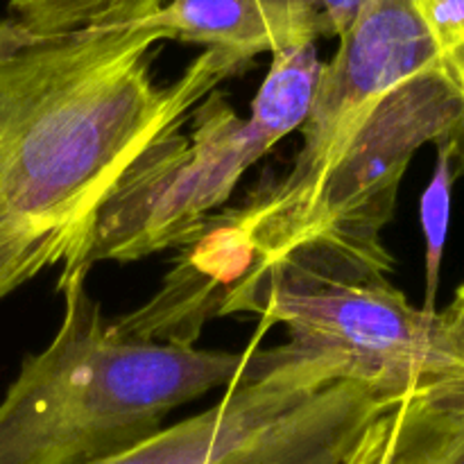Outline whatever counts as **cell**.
<instances>
[{"label": "cell", "mask_w": 464, "mask_h": 464, "mask_svg": "<svg viewBox=\"0 0 464 464\" xmlns=\"http://www.w3.org/2000/svg\"><path fill=\"white\" fill-rule=\"evenodd\" d=\"M161 5L63 32L0 18V299L63 266L122 172L247 66L207 48L157 84Z\"/></svg>", "instance_id": "1"}, {"label": "cell", "mask_w": 464, "mask_h": 464, "mask_svg": "<svg viewBox=\"0 0 464 464\" xmlns=\"http://www.w3.org/2000/svg\"><path fill=\"white\" fill-rule=\"evenodd\" d=\"M86 276H59L57 335L23 361L0 403V464L102 462L159 433L175 408L261 367L256 349L231 353L121 338Z\"/></svg>", "instance_id": "2"}, {"label": "cell", "mask_w": 464, "mask_h": 464, "mask_svg": "<svg viewBox=\"0 0 464 464\" xmlns=\"http://www.w3.org/2000/svg\"><path fill=\"white\" fill-rule=\"evenodd\" d=\"M322 68L315 44L272 53L247 118L213 91L190 116V136L172 131L154 140L122 172L59 276L89 275L95 263L140 261L193 243L240 177L304 125Z\"/></svg>", "instance_id": "3"}, {"label": "cell", "mask_w": 464, "mask_h": 464, "mask_svg": "<svg viewBox=\"0 0 464 464\" xmlns=\"http://www.w3.org/2000/svg\"><path fill=\"white\" fill-rule=\"evenodd\" d=\"M229 313L284 324L293 353L394 394L464 376V285L438 313L388 279H331L279 261L227 293L218 315Z\"/></svg>", "instance_id": "4"}, {"label": "cell", "mask_w": 464, "mask_h": 464, "mask_svg": "<svg viewBox=\"0 0 464 464\" xmlns=\"http://www.w3.org/2000/svg\"><path fill=\"white\" fill-rule=\"evenodd\" d=\"M462 125L464 95L447 71H426L399 84L326 175L276 261L331 279H388L394 258L381 231L392 220L408 163L421 145Z\"/></svg>", "instance_id": "5"}, {"label": "cell", "mask_w": 464, "mask_h": 464, "mask_svg": "<svg viewBox=\"0 0 464 464\" xmlns=\"http://www.w3.org/2000/svg\"><path fill=\"white\" fill-rule=\"evenodd\" d=\"M340 379L335 367L308 361L285 344L263 352L254 374L227 388L208 411L161 429L130 451L95 464H229L284 433Z\"/></svg>", "instance_id": "6"}, {"label": "cell", "mask_w": 464, "mask_h": 464, "mask_svg": "<svg viewBox=\"0 0 464 464\" xmlns=\"http://www.w3.org/2000/svg\"><path fill=\"white\" fill-rule=\"evenodd\" d=\"M397 403L379 385L343 379L284 433L229 464H376Z\"/></svg>", "instance_id": "7"}, {"label": "cell", "mask_w": 464, "mask_h": 464, "mask_svg": "<svg viewBox=\"0 0 464 464\" xmlns=\"http://www.w3.org/2000/svg\"><path fill=\"white\" fill-rule=\"evenodd\" d=\"M154 25L166 41L225 50L247 63L326 36L317 0H163Z\"/></svg>", "instance_id": "8"}, {"label": "cell", "mask_w": 464, "mask_h": 464, "mask_svg": "<svg viewBox=\"0 0 464 464\" xmlns=\"http://www.w3.org/2000/svg\"><path fill=\"white\" fill-rule=\"evenodd\" d=\"M376 464H464V376L408 392L390 412Z\"/></svg>", "instance_id": "9"}, {"label": "cell", "mask_w": 464, "mask_h": 464, "mask_svg": "<svg viewBox=\"0 0 464 464\" xmlns=\"http://www.w3.org/2000/svg\"><path fill=\"white\" fill-rule=\"evenodd\" d=\"M163 0H12L9 16L32 32H63L121 12H136ZM326 36H340L362 0H317Z\"/></svg>", "instance_id": "10"}, {"label": "cell", "mask_w": 464, "mask_h": 464, "mask_svg": "<svg viewBox=\"0 0 464 464\" xmlns=\"http://www.w3.org/2000/svg\"><path fill=\"white\" fill-rule=\"evenodd\" d=\"M438 145V163L433 179L421 198V229L426 238V311H435V293L440 284V266H442L444 243L449 231V213H451V190L456 177L464 168V125L449 131Z\"/></svg>", "instance_id": "11"}, {"label": "cell", "mask_w": 464, "mask_h": 464, "mask_svg": "<svg viewBox=\"0 0 464 464\" xmlns=\"http://www.w3.org/2000/svg\"><path fill=\"white\" fill-rule=\"evenodd\" d=\"M442 44L449 71L464 95V0H417Z\"/></svg>", "instance_id": "12"}]
</instances>
